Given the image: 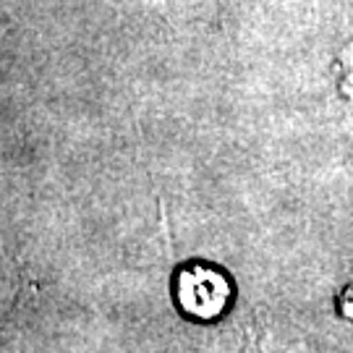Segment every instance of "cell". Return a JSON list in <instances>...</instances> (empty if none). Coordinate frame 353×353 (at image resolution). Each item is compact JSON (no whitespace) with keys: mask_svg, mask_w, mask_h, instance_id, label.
Masks as SVG:
<instances>
[{"mask_svg":"<svg viewBox=\"0 0 353 353\" xmlns=\"http://www.w3.org/2000/svg\"><path fill=\"white\" fill-rule=\"evenodd\" d=\"M178 303L196 319H214L230 303V283L223 272L207 265H189L178 272Z\"/></svg>","mask_w":353,"mask_h":353,"instance_id":"1","label":"cell"},{"mask_svg":"<svg viewBox=\"0 0 353 353\" xmlns=\"http://www.w3.org/2000/svg\"><path fill=\"white\" fill-rule=\"evenodd\" d=\"M13 290H16V270H13L11 262L3 259V254H0V309L8 303V299L13 296Z\"/></svg>","mask_w":353,"mask_h":353,"instance_id":"2","label":"cell"}]
</instances>
